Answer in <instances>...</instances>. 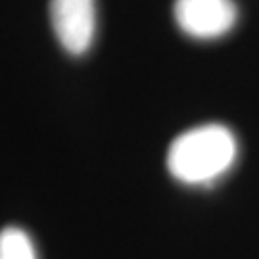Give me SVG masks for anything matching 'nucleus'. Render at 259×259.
<instances>
[{
	"label": "nucleus",
	"mask_w": 259,
	"mask_h": 259,
	"mask_svg": "<svg viewBox=\"0 0 259 259\" xmlns=\"http://www.w3.org/2000/svg\"><path fill=\"white\" fill-rule=\"evenodd\" d=\"M0 259H37L35 244L25 231L6 227L0 231Z\"/></svg>",
	"instance_id": "nucleus-4"
},
{
	"label": "nucleus",
	"mask_w": 259,
	"mask_h": 259,
	"mask_svg": "<svg viewBox=\"0 0 259 259\" xmlns=\"http://www.w3.org/2000/svg\"><path fill=\"white\" fill-rule=\"evenodd\" d=\"M240 146L231 127L205 123L181 133L169 144L165 165L177 183L213 186L232 171Z\"/></svg>",
	"instance_id": "nucleus-1"
},
{
	"label": "nucleus",
	"mask_w": 259,
	"mask_h": 259,
	"mask_svg": "<svg viewBox=\"0 0 259 259\" xmlns=\"http://www.w3.org/2000/svg\"><path fill=\"white\" fill-rule=\"evenodd\" d=\"M173 18L186 37L209 42L236 27L238 6L234 0H175Z\"/></svg>",
	"instance_id": "nucleus-2"
},
{
	"label": "nucleus",
	"mask_w": 259,
	"mask_h": 259,
	"mask_svg": "<svg viewBox=\"0 0 259 259\" xmlns=\"http://www.w3.org/2000/svg\"><path fill=\"white\" fill-rule=\"evenodd\" d=\"M50 23L65 52L87 54L96 38V0H50Z\"/></svg>",
	"instance_id": "nucleus-3"
}]
</instances>
